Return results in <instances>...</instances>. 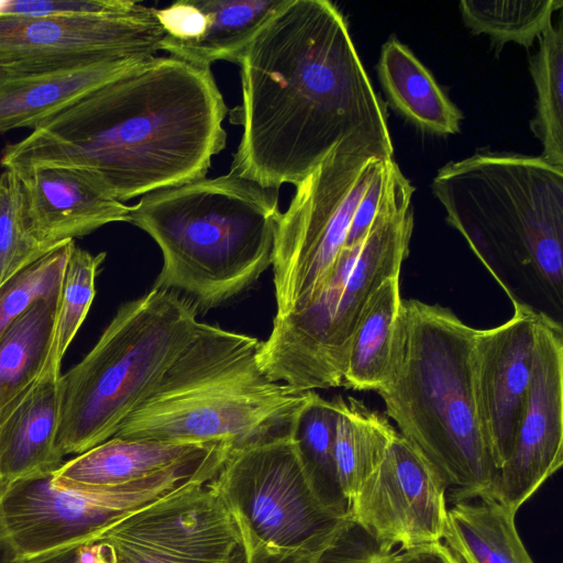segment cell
Listing matches in <instances>:
<instances>
[{
    "label": "cell",
    "mask_w": 563,
    "mask_h": 563,
    "mask_svg": "<svg viewBox=\"0 0 563 563\" xmlns=\"http://www.w3.org/2000/svg\"><path fill=\"white\" fill-rule=\"evenodd\" d=\"M238 64L243 132L231 173L297 186L344 142L394 159L385 104L331 2L286 0Z\"/></svg>",
    "instance_id": "cell-1"
},
{
    "label": "cell",
    "mask_w": 563,
    "mask_h": 563,
    "mask_svg": "<svg viewBox=\"0 0 563 563\" xmlns=\"http://www.w3.org/2000/svg\"><path fill=\"white\" fill-rule=\"evenodd\" d=\"M227 110L210 67L154 56L7 144L0 165L76 168L123 202L203 178Z\"/></svg>",
    "instance_id": "cell-2"
},
{
    "label": "cell",
    "mask_w": 563,
    "mask_h": 563,
    "mask_svg": "<svg viewBox=\"0 0 563 563\" xmlns=\"http://www.w3.org/2000/svg\"><path fill=\"white\" fill-rule=\"evenodd\" d=\"M475 330L450 308L402 300L389 376L376 391L398 433L440 474L453 504L488 497L498 472L474 401Z\"/></svg>",
    "instance_id": "cell-3"
},
{
    "label": "cell",
    "mask_w": 563,
    "mask_h": 563,
    "mask_svg": "<svg viewBox=\"0 0 563 563\" xmlns=\"http://www.w3.org/2000/svg\"><path fill=\"white\" fill-rule=\"evenodd\" d=\"M278 189L229 172L144 195L129 222L163 254L156 288L208 310L247 289L273 262Z\"/></svg>",
    "instance_id": "cell-4"
},
{
    "label": "cell",
    "mask_w": 563,
    "mask_h": 563,
    "mask_svg": "<svg viewBox=\"0 0 563 563\" xmlns=\"http://www.w3.org/2000/svg\"><path fill=\"white\" fill-rule=\"evenodd\" d=\"M415 188L394 161L378 213L366 236L344 246L316 297L273 319L257 364L267 379L299 391L342 386L357 322L375 290L399 276L413 229Z\"/></svg>",
    "instance_id": "cell-5"
},
{
    "label": "cell",
    "mask_w": 563,
    "mask_h": 563,
    "mask_svg": "<svg viewBox=\"0 0 563 563\" xmlns=\"http://www.w3.org/2000/svg\"><path fill=\"white\" fill-rule=\"evenodd\" d=\"M198 307L153 287L125 302L90 352L62 374L57 449L81 454L111 439L197 336Z\"/></svg>",
    "instance_id": "cell-6"
},
{
    "label": "cell",
    "mask_w": 563,
    "mask_h": 563,
    "mask_svg": "<svg viewBox=\"0 0 563 563\" xmlns=\"http://www.w3.org/2000/svg\"><path fill=\"white\" fill-rule=\"evenodd\" d=\"M431 189L481 256L530 266L561 299L563 167L541 156L479 151L441 167Z\"/></svg>",
    "instance_id": "cell-7"
},
{
    "label": "cell",
    "mask_w": 563,
    "mask_h": 563,
    "mask_svg": "<svg viewBox=\"0 0 563 563\" xmlns=\"http://www.w3.org/2000/svg\"><path fill=\"white\" fill-rule=\"evenodd\" d=\"M231 450L219 444L206 455L111 488H59L54 472L19 478L0 489V529L19 560L96 542L141 508L212 479Z\"/></svg>",
    "instance_id": "cell-8"
},
{
    "label": "cell",
    "mask_w": 563,
    "mask_h": 563,
    "mask_svg": "<svg viewBox=\"0 0 563 563\" xmlns=\"http://www.w3.org/2000/svg\"><path fill=\"white\" fill-rule=\"evenodd\" d=\"M213 483L246 551L312 560L350 519L319 500L289 433L232 450Z\"/></svg>",
    "instance_id": "cell-9"
},
{
    "label": "cell",
    "mask_w": 563,
    "mask_h": 563,
    "mask_svg": "<svg viewBox=\"0 0 563 563\" xmlns=\"http://www.w3.org/2000/svg\"><path fill=\"white\" fill-rule=\"evenodd\" d=\"M385 162L364 144L344 142L296 186L275 236V316L306 307L322 288L357 203Z\"/></svg>",
    "instance_id": "cell-10"
},
{
    "label": "cell",
    "mask_w": 563,
    "mask_h": 563,
    "mask_svg": "<svg viewBox=\"0 0 563 563\" xmlns=\"http://www.w3.org/2000/svg\"><path fill=\"white\" fill-rule=\"evenodd\" d=\"M256 356L195 388L143 404L113 437L238 449L288 433L308 391L267 379Z\"/></svg>",
    "instance_id": "cell-11"
},
{
    "label": "cell",
    "mask_w": 563,
    "mask_h": 563,
    "mask_svg": "<svg viewBox=\"0 0 563 563\" xmlns=\"http://www.w3.org/2000/svg\"><path fill=\"white\" fill-rule=\"evenodd\" d=\"M240 540L212 478L129 515L97 542L108 563H228Z\"/></svg>",
    "instance_id": "cell-12"
},
{
    "label": "cell",
    "mask_w": 563,
    "mask_h": 563,
    "mask_svg": "<svg viewBox=\"0 0 563 563\" xmlns=\"http://www.w3.org/2000/svg\"><path fill=\"white\" fill-rule=\"evenodd\" d=\"M563 463V332L538 312L532 376L510 454L489 498L516 514Z\"/></svg>",
    "instance_id": "cell-13"
},
{
    "label": "cell",
    "mask_w": 563,
    "mask_h": 563,
    "mask_svg": "<svg viewBox=\"0 0 563 563\" xmlns=\"http://www.w3.org/2000/svg\"><path fill=\"white\" fill-rule=\"evenodd\" d=\"M446 485L398 432L377 470L350 503V516L373 538L400 550L441 541Z\"/></svg>",
    "instance_id": "cell-14"
},
{
    "label": "cell",
    "mask_w": 563,
    "mask_h": 563,
    "mask_svg": "<svg viewBox=\"0 0 563 563\" xmlns=\"http://www.w3.org/2000/svg\"><path fill=\"white\" fill-rule=\"evenodd\" d=\"M538 312L515 302L514 314L490 329H476L472 350L478 423L499 470L508 459L532 376Z\"/></svg>",
    "instance_id": "cell-15"
},
{
    "label": "cell",
    "mask_w": 563,
    "mask_h": 563,
    "mask_svg": "<svg viewBox=\"0 0 563 563\" xmlns=\"http://www.w3.org/2000/svg\"><path fill=\"white\" fill-rule=\"evenodd\" d=\"M153 7L128 14L0 18V59L154 57L165 32Z\"/></svg>",
    "instance_id": "cell-16"
},
{
    "label": "cell",
    "mask_w": 563,
    "mask_h": 563,
    "mask_svg": "<svg viewBox=\"0 0 563 563\" xmlns=\"http://www.w3.org/2000/svg\"><path fill=\"white\" fill-rule=\"evenodd\" d=\"M148 58L88 55L0 59V134L33 130Z\"/></svg>",
    "instance_id": "cell-17"
},
{
    "label": "cell",
    "mask_w": 563,
    "mask_h": 563,
    "mask_svg": "<svg viewBox=\"0 0 563 563\" xmlns=\"http://www.w3.org/2000/svg\"><path fill=\"white\" fill-rule=\"evenodd\" d=\"M20 178L27 229L59 245L113 222H129L130 206L108 196L79 169L13 168Z\"/></svg>",
    "instance_id": "cell-18"
},
{
    "label": "cell",
    "mask_w": 563,
    "mask_h": 563,
    "mask_svg": "<svg viewBox=\"0 0 563 563\" xmlns=\"http://www.w3.org/2000/svg\"><path fill=\"white\" fill-rule=\"evenodd\" d=\"M62 364L49 361L45 372L0 422V489L10 483L58 470L62 413Z\"/></svg>",
    "instance_id": "cell-19"
},
{
    "label": "cell",
    "mask_w": 563,
    "mask_h": 563,
    "mask_svg": "<svg viewBox=\"0 0 563 563\" xmlns=\"http://www.w3.org/2000/svg\"><path fill=\"white\" fill-rule=\"evenodd\" d=\"M219 444L111 438L65 462L53 473L55 486L93 490L131 483L206 455Z\"/></svg>",
    "instance_id": "cell-20"
},
{
    "label": "cell",
    "mask_w": 563,
    "mask_h": 563,
    "mask_svg": "<svg viewBox=\"0 0 563 563\" xmlns=\"http://www.w3.org/2000/svg\"><path fill=\"white\" fill-rule=\"evenodd\" d=\"M377 73L389 102L419 129L438 135L460 131L461 111L405 44L393 37L383 45Z\"/></svg>",
    "instance_id": "cell-21"
},
{
    "label": "cell",
    "mask_w": 563,
    "mask_h": 563,
    "mask_svg": "<svg viewBox=\"0 0 563 563\" xmlns=\"http://www.w3.org/2000/svg\"><path fill=\"white\" fill-rule=\"evenodd\" d=\"M59 300L60 291L35 300L0 340V422L52 361Z\"/></svg>",
    "instance_id": "cell-22"
},
{
    "label": "cell",
    "mask_w": 563,
    "mask_h": 563,
    "mask_svg": "<svg viewBox=\"0 0 563 563\" xmlns=\"http://www.w3.org/2000/svg\"><path fill=\"white\" fill-rule=\"evenodd\" d=\"M459 501L448 509L442 540L460 563H534L515 516L489 497Z\"/></svg>",
    "instance_id": "cell-23"
},
{
    "label": "cell",
    "mask_w": 563,
    "mask_h": 563,
    "mask_svg": "<svg viewBox=\"0 0 563 563\" xmlns=\"http://www.w3.org/2000/svg\"><path fill=\"white\" fill-rule=\"evenodd\" d=\"M334 457L341 492L350 503L383 462L397 431L388 418L353 397H335Z\"/></svg>",
    "instance_id": "cell-24"
},
{
    "label": "cell",
    "mask_w": 563,
    "mask_h": 563,
    "mask_svg": "<svg viewBox=\"0 0 563 563\" xmlns=\"http://www.w3.org/2000/svg\"><path fill=\"white\" fill-rule=\"evenodd\" d=\"M401 301L399 276L386 279L372 295L352 336L342 386L377 391L385 384Z\"/></svg>",
    "instance_id": "cell-25"
},
{
    "label": "cell",
    "mask_w": 563,
    "mask_h": 563,
    "mask_svg": "<svg viewBox=\"0 0 563 563\" xmlns=\"http://www.w3.org/2000/svg\"><path fill=\"white\" fill-rule=\"evenodd\" d=\"M207 24L202 36L190 44L165 51L170 56L210 67L218 60L239 63L261 27L286 0H197Z\"/></svg>",
    "instance_id": "cell-26"
},
{
    "label": "cell",
    "mask_w": 563,
    "mask_h": 563,
    "mask_svg": "<svg viewBox=\"0 0 563 563\" xmlns=\"http://www.w3.org/2000/svg\"><path fill=\"white\" fill-rule=\"evenodd\" d=\"M288 433L307 478L319 500L331 511L350 516L334 457L335 408L313 390L294 415Z\"/></svg>",
    "instance_id": "cell-27"
},
{
    "label": "cell",
    "mask_w": 563,
    "mask_h": 563,
    "mask_svg": "<svg viewBox=\"0 0 563 563\" xmlns=\"http://www.w3.org/2000/svg\"><path fill=\"white\" fill-rule=\"evenodd\" d=\"M529 70L537 92L531 130L542 144L541 157L563 167V26L550 24L538 37Z\"/></svg>",
    "instance_id": "cell-28"
},
{
    "label": "cell",
    "mask_w": 563,
    "mask_h": 563,
    "mask_svg": "<svg viewBox=\"0 0 563 563\" xmlns=\"http://www.w3.org/2000/svg\"><path fill=\"white\" fill-rule=\"evenodd\" d=\"M562 5L561 0H463L460 12L474 34H486L498 46L515 42L530 47Z\"/></svg>",
    "instance_id": "cell-29"
},
{
    "label": "cell",
    "mask_w": 563,
    "mask_h": 563,
    "mask_svg": "<svg viewBox=\"0 0 563 563\" xmlns=\"http://www.w3.org/2000/svg\"><path fill=\"white\" fill-rule=\"evenodd\" d=\"M60 245L44 244L30 232L19 175L13 168H3L0 174V287Z\"/></svg>",
    "instance_id": "cell-30"
},
{
    "label": "cell",
    "mask_w": 563,
    "mask_h": 563,
    "mask_svg": "<svg viewBox=\"0 0 563 563\" xmlns=\"http://www.w3.org/2000/svg\"><path fill=\"white\" fill-rule=\"evenodd\" d=\"M106 255L104 252L92 255L76 244L71 249L60 289L51 356L53 363L62 364L65 352L87 317L96 294V275Z\"/></svg>",
    "instance_id": "cell-31"
},
{
    "label": "cell",
    "mask_w": 563,
    "mask_h": 563,
    "mask_svg": "<svg viewBox=\"0 0 563 563\" xmlns=\"http://www.w3.org/2000/svg\"><path fill=\"white\" fill-rule=\"evenodd\" d=\"M74 245L62 244L0 287V340L32 302L60 291Z\"/></svg>",
    "instance_id": "cell-32"
},
{
    "label": "cell",
    "mask_w": 563,
    "mask_h": 563,
    "mask_svg": "<svg viewBox=\"0 0 563 563\" xmlns=\"http://www.w3.org/2000/svg\"><path fill=\"white\" fill-rule=\"evenodd\" d=\"M143 7L132 0H0V18L128 14Z\"/></svg>",
    "instance_id": "cell-33"
},
{
    "label": "cell",
    "mask_w": 563,
    "mask_h": 563,
    "mask_svg": "<svg viewBox=\"0 0 563 563\" xmlns=\"http://www.w3.org/2000/svg\"><path fill=\"white\" fill-rule=\"evenodd\" d=\"M396 552L373 538L350 516L330 544L309 563H395Z\"/></svg>",
    "instance_id": "cell-34"
},
{
    "label": "cell",
    "mask_w": 563,
    "mask_h": 563,
    "mask_svg": "<svg viewBox=\"0 0 563 563\" xmlns=\"http://www.w3.org/2000/svg\"><path fill=\"white\" fill-rule=\"evenodd\" d=\"M165 32L159 49L198 41L206 29L207 19L197 0H180L166 8L155 9Z\"/></svg>",
    "instance_id": "cell-35"
},
{
    "label": "cell",
    "mask_w": 563,
    "mask_h": 563,
    "mask_svg": "<svg viewBox=\"0 0 563 563\" xmlns=\"http://www.w3.org/2000/svg\"><path fill=\"white\" fill-rule=\"evenodd\" d=\"M393 161L385 162L357 203L344 246L360 243L373 225L384 198Z\"/></svg>",
    "instance_id": "cell-36"
},
{
    "label": "cell",
    "mask_w": 563,
    "mask_h": 563,
    "mask_svg": "<svg viewBox=\"0 0 563 563\" xmlns=\"http://www.w3.org/2000/svg\"><path fill=\"white\" fill-rule=\"evenodd\" d=\"M102 558L103 547L99 542H92L18 560L14 563H100Z\"/></svg>",
    "instance_id": "cell-37"
},
{
    "label": "cell",
    "mask_w": 563,
    "mask_h": 563,
    "mask_svg": "<svg viewBox=\"0 0 563 563\" xmlns=\"http://www.w3.org/2000/svg\"><path fill=\"white\" fill-rule=\"evenodd\" d=\"M395 563H460L441 541L397 550Z\"/></svg>",
    "instance_id": "cell-38"
},
{
    "label": "cell",
    "mask_w": 563,
    "mask_h": 563,
    "mask_svg": "<svg viewBox=\"0 0 563 563\" xmlns=\"http://www.w3.org/2000/svg\"><path fill=\"white\" fill-rule=\"evenodd\" d=\"M310 561L298 554L271 553L265 550L246 551L240 540L232 550L228 563H309Z\"/></svg>",
    "instance_id": "cell-39"
},
{
    "label": "cell",
    "mask_w": 563,
    "mask_h": 563,
    "mask_svg": "<svg viewBox=\"0 0 563 563\" xmlns=\"http://www.w3.org/2000/svg\"><path fill=\"white\" fill-rule=\"evenodd\" d=\"M19 559L0 529V563H14Z\"/></svg>",
    "instance_id": "cell-40"
}]
</instances>
